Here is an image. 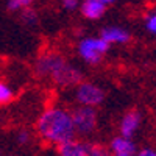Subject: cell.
<instances>
[{
    "mask_svg": "<svg viewBox=\"0 0 156 156\" xmlns=\"http://www.w3.org/2000/svg\"><path fill=\"white\" fill-rule=\"evenodd\" d=\"M112 151L120 156H128L134 153V145L128 140V137H117L112 140Z\"/></svg>",
    "mask_w": 156,
    "mask_h": 156,
    "instance_id": "10",
    "label": "cell"
},
{
    "mask_svg": "<svg viewBox=\"0 0 156 156\" xmlns=\"http://www.w3.org/2000/svg\"><path fill=\"white\" fill-rule=\"evenodd\" d=\"M12 98V92L5 86V84H2L0 83V103H6V101H9Z\"/></svg>",
    "mask_w": 156,
    "mask_h": 156,
    "instance_id": "12",
    "label": "cell"
},
{
    "mask_svg": "<svg viewBox=\"0 0 156 156\" xmlns=\"http://www.w3.org/2000/svg\"><path fill=\"white\" fill-rule=\"evenodd\" d=\"M17 140H19V144H27V142H28V133L22 131V133L17 136Z\"/></svg>",
    "mask_w": 156,
    "mask_h": 156,
    "instance_id": "17",
    "label": "cell"
},
{
    "mask_svg": "<svg viewBox=\"0 0 156 156\" xmlns=\"http://www.w3.org/2000/svg\"><path fill=\"white\" fill-rule=\"evenodd\" d=\"M36 12L31 11V9H27V11H23V14H22V20L25 23H34L36 22Z\"/></svg>",
    "mask_w": 156,
    "mask_h": 156,
    "instance_id": "14",
    "label": "cell"
},
{
    "mask_svg": "<svg viewBox=\"0 0 156 156\" xmlns=\"http://www.w3.org/2000/svg\"><path fill=\"white\" fill-rule=\"evenodd\" d=\"M58 153L64 156H84V154H105L98 145H89V144H80L73 142L72 139L58 142Z\"/></svg>",
    "mask_w": 156,
    "mask_h": 156,
    "instance_id": "2",
    "label": "cell"
},
{
    "mask_svg": "<svg viewBox=\"0 0 156 156\" xmlns=\"http://www.w3.org/2000/svg\"><path fill=\"white\" fill-rule=\"evenodd\" d=\"M51 78L59 84H76L81 81V73L80 70L67 66L66 61H64L58 69L51 72Z\"/></svg>",
    "mask_w": 156,
    "mask_h": 156,
    "instance_id": "4",
    "label": "cell"
},
{
    "mask_svg": "<svg viewBox=\"0 0 156 156\" xmlns=\"http://www.w3.org/2000/svg\"><path fill=\"white\" fill-rule=\"evenodd\" d=\"M81 11L89 19H98L105 11V3L101 0H86L81 6Z\"/></svg>",
    "mask_w": 156,
    "mask_h": 156,
    "instance_id": "8",
    "label": "cell"
},
{
    "mask_svg": "<svg viewBox=\"0 0 156 156\" xmlns=\"http://www.w3.org/2000/svg\"><path fill=\"white\" fill-rule=\"evenodd\" d=\"M140 154H142V156H153V154H156V153H154V151H151V150H144Z\"/></svg>",
    "mask_w": 156,
    "mask_h": 156,
    "instance_id": "18",
    "label": "cell"
},
{
    "mask_svg": "<svg viewBox=\"0 0 156 156\" xmlns=\"http://www.w3.org/2000/svg\"><path fill=\"white\" fill-rule=\"evenodd\" d=\"M147 28H148L150 31L156 33V16H153V17H150V19H148V23H147Z\"/></svg>",
    "mask_w": 156,
    "mask_h": 156,
    "instance_id": "15",
    "label": "cell"
},
{
    "mask_svg": "<svg viewBox=\"0 0 156 156\" xmlns=\"http://www.w3.org/2000/svg\"><path fill=\"white\" fill-rule=\"evenodd\" d=\"M101 37L108 42H125L128 41V33L119 28H108V30H103Z\"/></svg>",
    "mask_w": 156,
    "mask_h": 156,
    "instance_id": "11",
    "label": "cell"
},
{
    "mask_svg": "<svg viewBox=\"0 0 156 156\" xmlns=\"http://www.w3.org/2000/svg\"><path fill=\"white\" fill-rule=\"evenodd\" d=\"M37 129L48 142H62L72 139L73 123L72 117L62 109H51L41 115L37 122Z\"/></svg>",
    "mask_w": 156,
    "mask_h": 156,
    "instance_id": "1",
    "label": "cell"
},
{
    "mask_svg": "<svg viewBox=\"0 0 156 156\" xmlns=\"http://www.w3.org/2000/svg\"><path fill=\"white\" fill-rule=\"evenodd\" d=\"M33 2V0H9V3H8V8L9 9H19V8H23V6H27Z\"/></svg>",
    "mask_w": 156,
    "mask_h": 156,
    "instance_id": "13",
    "label": "cell"
},
{
    "mask_svg": "<svg viewBox=\"0 0 156 156\" xmlns=\"http://www.w3.org/2000/svg\"><path fill=\"white\" fill-rule=\"evenodd\" d=\"M76 97L83 105L90 106V105H97V103H100L103 100V92L98 87H95L94 84L84 83V84H81L80 87H78Z\"/></svg>",
    "mask_w": 156,
    "mask_h": 156,
    "instance_id": "5",
    "label": "cell"
},
{
    "mask_svg": "<svg viewBox=\"0 0 156 156\" xmlns=\"http://www.w3.org/2000/svg\"><path fill=\"white\" fill-rule=\"evenodd\" d=\"M62 3H64V8L73 9V8L76 6V0H62Z\"/></svg>",
    "mask_w": 156,
    "mask_h": 156,
    "instance_id": "16",
    "label": "cell"
},
{
    "mask_svg": "<svg viewBox=\"0 0 156 156\" xmlns=\"http://www.w3.org/2000/svg\"><path fill=\"white\" fill-rule=\"evenodd\" d=\"M101 2H103V3H105V5H106V3H111V2H115V0H101Z\"/></svg>",
    "mask_w": 156,
    "mask_h": 156,
    "instance_id": "19",
    "label": "cell"
},
{
    "mask_svg": "<svg viewBox=\"0 0 156 156\" xmlns=\"http://www.w3.org/2000/svg\"><path fill=\"white\" fill-rule=\"evenodd\" d=\"M137 125H139V114L136 111L125 115L123 120H122V126H120L123 137H131V134L134 133V129L137 128Z\"/></svg>",
    "mask_w": 156,
    "mask_h": 156,
    "instance_id": "9",
    "label": "cell"
},
{
    "mask_svg": "<svg viewBox=\"0 0 156 156\" xmlns=\"http://www.w3.org/2000/svg\"><path fill=\"white\" fill-rule=\"evenodd\" d=\"M72 117V123H73V129H76L81 134H87L94 129L95 126V111L92 108H89L87 105L84 108H78L73 111Z\"/></svg>",
    "mask_w": 156,
    "mask_h": 156,
    "instance_id": "3",
    "label": "cell"
},
{
    "mask_svg": "<svg viewBox=\"0 0 156 156\" xmlns=\"http://www.w3.org/2000/svg\"><path fill=\"white\" fill-rule=\"evenodd\" d=\"M64 62V59L56 55V53H48L45 56H42L41 59L37 61V72L41 75H45V73H50L53 72L55 69H58L61 64Z\"/></svg>",
    "mask_w": 156,
    "mask_h": 156,
    "instance_id": "6",
    "label": "cell"
},
{
    "mask_svg": "<svg viewBox=\"0 0 156 156\" xmlns=\"http://www.w3.org/2000/svg\"><path fill=\"white\" fill-rule=\"evenodd\" d=\"M80 53L81 56L89 61V62H98L100 59V51L97 48V42L95 39H84L80 44Z\"/></svg>",
    "mask_w": 156,
    "mask_h": 156,
    "instance_id": "7",
    "label": "cell"
}]
</instances>
